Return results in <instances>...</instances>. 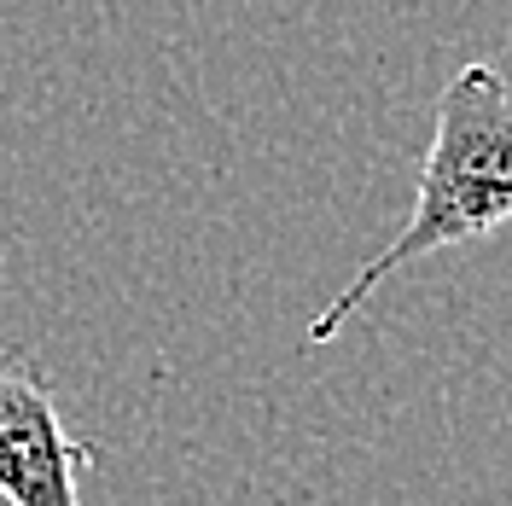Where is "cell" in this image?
Segmentation results:
<instances>
[{
	"label": "cell",
	"instance_id": "7a4b0ae2",
	"mask_svg": "<svg viewBox=\"0 0 512 506\" xmlns=\"http://www.w3.org/2000/svg\"><path fill=\"white\" fill-rule=\"evenodd\" d=\"M94 466L99 448L64 431L41 361L30 349H0V501L82 506V477Z\"/></svg>",
	"mask_w": 512,
	"mask_h": 506
},
{
	"label": "cell",
	"instance_id": "6da1fadb",
	"mask_svg": "<svg viewBox=\"0 0 512 506\" xmlns=\"http://www.w3.org/2000/svg\"><path fill=\"white\" fill-rule=\"evenodd\" d=\"M501 222H512V88L495 64H466L437 94V123L419 158L408 227L309 320V344H332L379 291L384 274L483 239Z\"/></svg>",
	"mask_w": 512,
	"mask_h": 506
}]
</instances>
